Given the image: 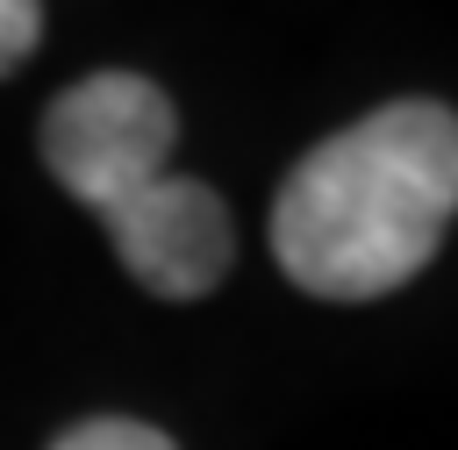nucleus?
<instances>
[{"mask_svg": "<svg viewBox=\"0 0 458 450\" xmlns=\"http://www.w3.org/2000/svg\"><path fill=\"white\" fill-rule=\"evenodd\" d=\"M458 207V114L386 100L322 136L272 200V257L315 300H379L429 271Z\"/></svg>", "mask_w": 458, "mask_h": 450, "instance_id": "1", "label": "nucleus"}, {"mask_svg": "<svg viewBox=\"0 0 458 450\" xmlns=\"http://www.w3.org/2000/svg\"><path fill=\"white\" fill-rule=\"evenodd\" d=\"M172 143H179V114L143 71H93L64 86L43 114V164L93 214L172 171Z\"/></svg>", "mask_w": 458, "mask_h": 450, "instance_id": "2", "label": "nucleus"}, {"mask_svg": "<svg viewBox=\"0 0 458 450\" xmlns=\"http://www.w3.org/2000/svg\"><path fill=\"white\" fill-rule=\"evenodd\" d=\"M100 229H107L122 271L157 300L215 293L229 257H236V221L222 207V193L200 179H179V171H157L150 186L100 207Z\"/></svg>", "mask_w": 458, "mask_h": 450, "instance_id": "3", "label": "nucleus"}, {"mask_svg": "<svg viewBox=\"0 0 458 450\" xmlns=\"http://www.w3.org/2000/svg\"><path fill=\"white\" fill-rule=\"evenodd\" d=\"M50 450H179L165 429L150 421H129V414H93V421H72Z\"/></svg>", "mask_w": 458, "mask_h": 450, "instance_id": "4", "label": "nucleus"}, {"mask_svg": "<svg viewBox=\"0 0 458 450\" xmlns=\"http://www.w3.org/2000/svg\"><path fill=\"white\" fill-rule=\"evenodd\" d=\"M43 43V0H0V79L21 71Z\"/></svg>", "mask_w": 458, "mask_h": 450, "instance_id": "5", "label": "nucleus"}]
</instances>
